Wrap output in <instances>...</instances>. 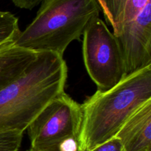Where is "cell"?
I'll use <instances>...</instances> for the list:
<instances>
[{
    "label": "cell",
    "instance_id": "1",
    "mask_svg": "<svg viewBox=\"0 0 151 151\" xmlns=\"http://www.w3.org/2000/svg\"><path fill=\"white\" fill-rule=\"evenodd\" d=\"M67 75L63 56L38 52L22 75L0 90V132L24 133L41 111L64 91Z\"/></svg>",
    "mask_w": 151,
    "mask_h": 151
},
{
    "label": "cell",
    "instance_id": "2",
    "mask_svg": "<svg viewBox=\"0 0 151 151\" xmlns=\"http://www.w3.org/2000/svg\"><path fill=\"white\" fill-rule=\"evenodd\" d=\"M151 100V66L125 77L106 91L97 90L81 106L79 151H90L115 137L128 118Z\"/></svg>",
    "mask_w": 151,
    "mask_h": 151
},
{
    "label": "cell",
    "instance_id": "3",
    "mask_svg": "<svg viewBox=\"0 0 151 151\" xmlns=\"http://www.w3.org/2000/svg\"><path fill=\"white\" fill-rule=\"evenodd\" d=\"M97 0H44L35 19L13 45L34 52L63 56L73 41H80L90 22L99 17Z\"/></svg>",
    "mask_w": 151,
    "mask_h": 151
},
{
    "label": "cell",
    "instance_id": "4",
    "mask_svg": "<svg viewBox=\"0 0 151 151\" xmlns=\"http://www.w3.org/2000/svg\"><path fill=\"white\" fill-rule=\"evenodd\" d=\"M83 36V57L88 75L97 90L113 88L125 77L117 38L100 17L90 22Z\"/></svg>",
    "mask_w": 151,
    "mask_h": 151
},
{
    "label": "cell",
    "instance_id": "5",
    "mask_svg": "<svg viewBox=\"0 0 151 151\" xmlns=\"http://www.w3.org/2000/svg\"><path fill=\"white\" fill-rule=\"evenodd\" d=\"M79 103L63 91L53 99L27 128L32 150L69 139L78 140L82 123Z\"/></svg>",
    "mask_w": 151,
    "mask_h": 151
},
{
    "label": "cell",
    "instance_id": "6",
    "mask_svg": "<svg viewBox=\"0 0 151 151\" xmlns=\"http://www.w3.org/2000/svg\"><path fill=\"white\" fill-rule=\"evenodd\" d=\"M116 37L123 57L125 77L151 66V6L125 24Z\"/></svg>",
    "mask_w": 151,
    "mask_h": 151
},
{
    "label": "cell",
    "instance_id": "7",
    "mask_svg": "<svg viewBox=\"0 0 151 151\" xmlns=\"http://www.w3.org/2000/svg\"><path fill=\"white\" fill-rule=\"evenodd\" d=\"M115 137L125 151H151V100L128 118Z\"/></svg>",
    "mask_w": 151,
    "mask_h": 151
},
{
    "label": "cell",
    "instance_id": "8",
    "mask_svg": "<svg viewBox=\"0 0 151 151\" xmlns=\"http://www.w3.org/2000/svg\"><path fill=\"white\" fill-rule=\"evenodd\" d=\"M100 11L104 14L107 23L113 28L116 36L125 24L137 19L147 7L151 0H97Z\"/></svg>",
    "mask_w": 151,
    "mask_h": 151
},
{
    "label": "cell",
    "instance_id": "9",
    "mask_svg": "<svg viewBox=\"0 0 151 151\" xmlns=\"http://www.w3.org/2000/svg\"><path fill=\"white\" fill-rule=\"evenodd\" d=\"M37 54L14 45L0 50V90L22 75Z\"/></svg>",
    "mask_w": 151,
    "mask_h": 151
},
{
    "label": "cell",
    "instance_id": "10",
    "mask_svg": "<svg viewBox=\"0 0 151 151\" xmlns=\"http://www.w3.org/2000/svg\"><path fill=\"white\" fill-rule=\"evenodd\" d=\"M20 32L18 18L10 12L0 11V50L13 45Z\"/></svg>",
    "mask_w": 151,
    "mask_h": 151
},
{
    "label": "cell",
    "instance_id": "11",
    "mask_svg": "<svg viewBox=\"0 0 151 151\" xmlns=\"http://www.w3.org/2000/svg\"><path fill=\"white\" fill-rule=\"evenodd\" d=\"M23 133L17 131L0 132V151H19Z\"/></svg>",
    "mask_w": 151,
    "mask_h": 151
},
{
    "label": "cell",
    "instance_id": "12",
    "mask_svg": "<svg viewBox=\"0 0 151 151\" xmlns=\"http://www.w3.org/2000/svg\"><path fill=\"white\" fill-rule=\"evenodd\" d=\"M27 151H79L78 140L75 139H69L63 142L39 150L29 149Z\"/></svg>",
    "mask_w": 151,
    "mask_h": 151
},
{
    "label": "cell",
    "instance_id": "13",
    "mask_svg": "<svg viewBox=\"0 0 151 151\" xmlns=\"http://www.w3.org/2000/svg\"><path fill=\"white\" fill-rule=\"evenodd\" d=\"M90 151H125L118 139L113 137L109 141L100 145Z\"/></svg>",
    "mask_w": 151,
    "mask_h": 151
},
{
    "label": "cell",
    "instance_id": "14",
    "mask_svg": "<svg viewBox=\"0 0 151 151\" xmlns=\"http://www.w3.org/2000/svg\"><path fill=\"white\" fill-rule=\"evenodd\" d=\"M15 6L20 9L32 10L44 0H11Z\"/></svg>",
    "mask_w": 151,
    "mask_h": 151
}]
</instances>
